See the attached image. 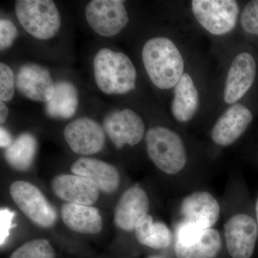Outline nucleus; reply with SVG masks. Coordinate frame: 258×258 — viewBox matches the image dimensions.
<instances>
[{
	"label": "nucleus",
	"mask_w": 258,
	"mask_h": 258,
	"mask_svg": "<svg viewBox=\"0 0 258 258\" xmlns=\"http://www.w3.org/2000/svg\"><path fill=\"white\" fill-rule=\"evenodd\" d=\"M142 60L149 79L159 89L175 87L184 74L182 56L166 37L148 40L142 50Z\"/></svg>",
	"instance_id": "1"
},
{
	"label": "nucleus",
	"mask_w": 258,
	"mask_h": 258,
	"mask_svg": "<svg viewBox=\"0 0 258 258\" xmlns=\"http://www.w3.org/2000/svg\"><path fill=\"white\" fill-rule=\"evenodd\" d=\"M93 72L97 86L107 95L125 94L135 89L137 71L123 52L98 50L93 59Z\"/></svg>",
	"instance_id": "2"
},
{
	"label": "nucleus",
	"mask_w": 258,
	"mask_h": 258,
	"mask_svg": "<svg viewBox=\"0 0 258 258\" xmlns=\"http://www.w3.org/2000/svg\"><path fill=\"white\" fill-rule=\"evenodd\" d=\"M148 156L158 169L169 175H175L186 166V149L179 134L166 127L149 129L145 136Z\"/></svg>",
	"instance_id": "3"
},
{
	"label": "nucleus",
	"mask_w": 258,
	"mask_h": 258,
	"mask_svg": "<svg viewBox=\"0 0 258 258\" xmlns=\"http://www.w3.org/2000/svg\"><path fill=\"white\" fill-rule=\"evenodd\" d=\"M15 8L20 25L35 38L49 40L60 30V13L52 0H18Z\"/></svg>",
	"instance_id": "4"
},
{
	"label": "nucleus",
	"mask_w": 258,
	"mask_h": 258,
	"mask_svg": "<svg viewBox=\"0 0 258 258\" xmlns=\"http://www.w3.org/2000/svg\"><path fill=\"white\" fill-rule=\"evenodd\" d=\"M10 195L20 211L35 225L42 228L55 225V209L35 185L28 181H14L10 185Z\"/></svg>",
	"instance_id": "5"
},
{
	"label": "nucleus",
	"mask_w": 258,
	"mask_h": 258,
	"mask_svg": "<svg viewBox=\"0 0 258 258\" xmlns=\"http://www.w3.org/2000/svg\"><path fill=\"white\" fill-rule=\"evenodd\" d=\"M191 7L198 23L212 35H225L235 28L239 15L237 2L194 0Z\"/></svg>",
	"instance_id": "6"
},
{
	"label": "nucleus",
	"mask_w": 258,
	"mask_h": 258,
	"mask_svg": "<svg viewBox=\"0 0 258 258\" xmlns=\"http://www.w3.org/2000/svg\"><path fill=\"white\" fill-rule=\"evenodd\" d=\"M85 15L93 31L105 37L118 35L129 21L124 2L120 0H93L86 6Z\"/></svg>",
	"instance_id": "7"
},
{
	"label": "nucleus",
	"mask_w": 258,
	"mask_h": 258,
	"mask_svg": "<svg viewBox=\"0 0 258 258\" xmlns=\"http://www.w3.org/2000/svg\"><path fill=\"white\" fill-rule=\"evenodd\" d=\"M224 236L231 257L250 258L258 239L255 216L243 212L232 215L224 225Z\"/></svg>",
	"instance_id": "8"
},
{
	"label": "nucleus",
	"mask_w": 258,
	"mask_h": 258,
	"mask_svg": "<svg viewBox=\"0 0 258 258\" xmlns=\"http://www.w3.org/2000/svg\"><path fill=\"white\" fill-rule=\"evenodd\" d=\"M103 129L112 143L120 149L125 145L134 147L142 142L145 123L137 112L125 108L108 113L103 120Z\"/></svg>",
	"instance_id": "9"
},
{
	"label": "nucleus",
	"mask_w": 258,
	"mask_h": 258,
	"mask_svg": "<svg viewBox=\"0 0 258 258\" xmlns=\"http://www.w3.org/2000/svg\"><path fill=\"white\" fill-rule=\"evenodd\" d=\"M63 135L73 152L80 155H93L104 147L105 131L96 120L83 117L66 125Z\"/></svg>",
	"instance_id": "10"
},
{
	"label": "nucleus",
	"mask_w": 258,
	"mask_h": 258,
	"mask_svg": "<svg viewBox=\"0 0 258 258\" xmlns=\"http://www.w3.org/2000/svg\"><path fill=\"white\" fill-rule=\"evenodd\" d=\"M180 222L201 230L212 228L220 216V204L208 191H198L185 197L180 205Z\"/></svg>",
	"instance_id": "11"
},
{
	"label": "nucleus",
	"mask_w": 258,
	"mask_h": 258,
	"mask_svg": "<svg viewBox=\"0 0 258 258\" xmlns=\"http://www.w3.org/2000/svg\"><path fill=\"white\" fill-rule=\"evenodd\" d=\"M55 85L49 70L40 64H24L18 70L17 88L32 101L46 103L53 93Z\"/></svg>",
	"instance_id": "12"
},
{
	"label": "nucleus",
	"mask_w": 258,
	"mask_h": 258,
	"mask_svg": "<svg viewBox=\"0 0 258 258\" xmlns=\"http://www.w3.org/2000/svg\"><path fill=\"white\" fill-rule=\"evenodd\" d=\"M51 186L56 196L67 203L92 206L99 198V188L92 180L76 174L57 175Z\"/></svg>",
	"instance_id": "13"
},
{
	"label": "nucleus",
	"mask_w": 258,
	"mask_h": 258,
	"mask_svg": "<svg viewBox=\"0 0 258 258\" xmlns=\"http://www.w3.org/2000/svg\"><path fill=\"white\" fill-rule=\"evenodd\" d=\"M256 71L255 60L251 54L242 52L236 56L226 79L224 91L226 103L232 104L247 93L253 84Z\"/></svg>",
	"instance_id": "14"
},
{
	"label": "nucleus",
	"mask_w": 258,
	"mask_h": 258,
	"mask_svg": "<svg viewBox=\"0 0 258 258\" xmlns=\"http://www.w3.org/2000/svg\"><path fill=\"white\" fill-rule=\"evenodd\" d=\"M253 115L247 107L235 104L230 107L212 128L211 138L217 145L228 147L235 142L250 124Z\"/></svg>",
	"instance_id": "15"
},
{
	"label": "nucleus",
	"mask_w": 258,
	"mask_h": 258,
	"mask_svg": "<svg viewBox=\"0 0 258 258\" xmlns=\"http://www.w3.org/2000/svg\"><path fill=\"white\" fill-rule=\"evenodd\" d=\"M222 246L220 232L210 228L175 239L174 253L176 258H215Z\"/></svg>",
	"instance_id": "16"
},
{
	"label": "nucleus",
	"mask_w": 258,
	"mask_h": 258,
	"mask_svg": "<svg viewBox=\"0 0 258 258\" xmlns=\"http://www.w3.org/2000/svg\"><path fill=\"white\" fill-rule=\"evenodd\" d=\"M149 210L147 194L139 186L125 190L115 209L114 222L120 230H135L139 222L147 216Z\"/></svg>",
	"instance_id": "17"
},
{
	"label": "nucleus",
	"mask_w": 258,
	"mask_h": 258,
	"mask_svg": "<svg viewBox=\"0 0 258 258\" xmlns=\"http://www.w3.org/2000/svg\"><path fill=\"white\" fill-rule=\"evenodd\" d=\"M73 174L92 180L100 191L114 192L120 184V174L111 164L94 158L82 157L71 166Z\"/></svg>",
	"instance_id": "18"
},
{
	"label": "nucleus",
	"mask_w": 258,
	"mask_h": 258,
	"mask_svg": "<svg viewBox=\"0 0 258 258\" xmlns=\"http://www.w3.org/2000/svg\"><path fill=\"white\" fill-rule=\"evenodd\" d=\"M60 214L64 225L75 232L95 235L102 230L103 220L99 210L94 207L66 203Z\"/></svg>",
	"instance_id": "19"
},
{
	"label": "nucleus",
	"mask_w": 258,
	"mask_h": 258,
	"mask_svg": "<svg viewBox=\"0 0 258 258\" xmlns=\"http://www.w3.org/2000/svg\"><path fill=\"white\" fill-rule=\"evenodd\" d=\"M79 92L73 83L60 81L55 83L50 99L45 103V111L51 118L69 119L79 107Z\"/></svg>",
	"instance_id": "20"
},
{
	"label": "nucleus",
	"mask_w": 258,
	"mask_h": 258,
	"mask_svg": "<svg viewBox=\"0 0 258 258\" xmlns=\"http://www.w3.org/2000/svg\"><path fill=\"white\" fill-rule=\"evenodd\" d=\"M199 93L189 74H184L174 87L171 111L176 120L189 121L198 111Z\"/></svg>",
	"instance_id": "21"
},
{
	"label": "nucleus",
	"mask_w": 258,
	"mask_h": 258,
	"mask_svg": "<svg viewBox=\"0 0 258 258\" xmlns=\"http://www.w3.org/2000/svg\"><path fill=\"white\" fill-rule=\"evenodd\" d=\"M135 237L139 243L154 249H164L172 242L173 235L168 226L154 222L150 215L144 217L136 227Z\"/></svg>",
	"instance_id": "22"
},
{
	"label": "nucleus",
	"mask_w": 258,
	"mask_h": 258,
	"mask_svg": "<svg viewBox=\"0 0 258 258\" xmlns=\"http://www.w3.org/2000/svg\"><path fill=\"white\" fill-rule=\"evenodd\" d=\"M37 151V142L33 135L22 134L5 149L4 157L13 169L19 171H28L31 167Z\"/></svg>",
	"instance_id": "23"
},
{
	"label": "nucleus",
	"mask_w": 258,
	"mask_h": 258,
	"mask_svg": "<svg viewBox=\"0 0 258 258\" xmlns=\"http://www.w3.org/2000/svg\"><path fill=\"white\" fill-rule=\"evenodd\" d=\"M55 252L45 239L30 240L15 249L10 258H55Z\"/></svg>",
	"instance_id": "24"
},
{
	"label": "nucleus",
	"mask_w": 258,
	"mask_h": 258,
	"mask_svg": "<svg viewBox=\"0 0 258 258\" xmlns=\"http://www.w3.org/2000/svg\"><path fill=\"white\" fill-rule=\"evenodd\" d=\"M15 74L13 69L8 64L0 63V101H11L15 94Z\"/></svg>",
	"instance_id": "25"
},
{
	"label": "nucleus",
	"mask_w": 258,
	"mask_h": 258,
	"mask_svg": "<svg viewBox=\"0 0 258 258\" xmlns=\"http://www.w3.org/2000/svg\"><path fill=\"white\" fill-rule=\"evenodd\" d=\"M240 23L244 31L258 35V0L249 2L245 5L241 14Z\"/></svg>",
	"instance_id": "26"
},
{
	"label": "nucleus",
	"mask_w": 258,
	"mask_h": 258,
	"mask_svg": "<svg viewBox=\"0 0 258 258\" xmlns=\"http://www.w3.org/2000/svg\"><path fill=\"white\" fill-rule=\"evenodd\" d=\"M18 35V28L13 22L6 19L0 20V49L8 48L14 43Z\"/></svg>",
	"instance_id": "27"
},
{
	"label": "nucleus",
	"mask_w": 258,
	"mask_h": 258,
	"mask_svg": "<svg viewBox=\"0 0 258 258\" xmlns=\"http://www.w3.org/2000/svg\"><path fill=\"white\" fill-rule=\"evenodd\" d=\"M15 216V212L8 208H2L0 210V244L1 247L5 245L8 237H10V230L15 227L13 225V219Z\"/></svg>",
	"instance_id": "28"
},
{
	"label": "nucleus",
	"mask_w": 258,
	"mask_h": 258,
	"mask_svg": "<svg viewBox=\"0 0 258 258\" xmlns=\"http://www.w3.org/2000/svg\"><path fill=\"white\" fill-rule=\"evenodd\" d=\"M13 140L11 134L4 127L0 128V147L7 149L13 144Z\"/></svg>",
	"instance_id": "29"
},
{
	"label": "nucleus",
	"mask_w": 258,
	"mask_h": 258,
	"mask_svg": "<svg viewBox=\"0 0 258 258\" xmlns=\"http://www.w3.org/2000/svg\"><path fill=\"white\" fill-rule=\"evenodd\" d=\"M9 115V109L5 102L0 101V123L1 124L6 121Z\"/></svg>",
	"instance_id": "30"
},
{
	"label": "nucleus",
	"mask_w": 258,
	"mask_h": 258,
	"mask_svg": "<svg viewBox=\"0 0 258 258\" xmlns=\"http://www.w3.org/2000/svg\"><path fill=\"white\" fill-rule=\"evenodd\" d=\"M254 213H255V218L258 225V197L256 200L255 206H254Z\"/></svg>",
	"instance_id": "31"
},
{
	"label": "nucleus",
	"mask_w": 258,
	"mask_h": 258,
	"mask_svg": "<svg viewBox=\"0 0 258 258\" xmlns=\"http://www.w3.org/2000/svg\"><path fill=\"white\" fill-rule=\"evenodd\" d=\"M150 258H161V257H150Z\"/></svg>",
	"instance_id": "32"
}]
</instances>
